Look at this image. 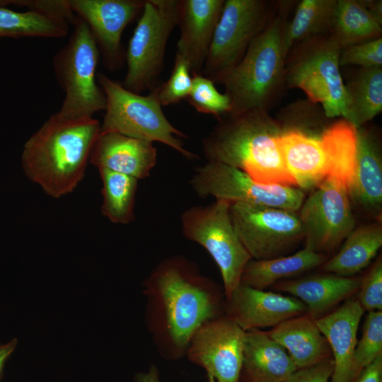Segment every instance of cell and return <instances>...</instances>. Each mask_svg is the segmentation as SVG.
I'll return each mask as SVG.
<instances>
[{
	"instance_id": "6da1fadb",
	"label": "cell",
	"mask_w": 382,
	"mask_h": 382,
	"mask_svg": "<svg viewBox=\"0 0 382 382\" xmlns=\"http://www.w3.org/2000/svg\"><path fill=\"white\" fill-rule=\"evenodd\" d=\"M147 323L163 356L183 355L205 322L221 315V296L214 282L181 256L161 262L146 279Z\"/></svg>"
},
{
	"instance_id": "7a4b0ae2",
	"label": "cell",
	"mask_w": 382,
	"mask_h": 382,
	"mask_svg": "<svg viewBox=\"0 0 382 382\" xmlns=\"http://www.w3.org/2000/svg\"><path fill=\"white\" fill-rule=\"evenodd\" d=\"M284 132L267 110L226 115L203 139L202 151L207 161L241 170L258 184L296 187L279 146Z\"/></svg>"
},
{
	"instance_id": "3957f363",
	"label": "cell",
	"mask_w": 382,
	"mask_h": 382,
	"mask_svg": "<svg viewBox=\"0 0 382 382\" xmlns=\"http://www.w3.org/2000/svg\"><path fill=\"white\" fill-rule=\"evenodd\" d=\"M100 132L94 117L67 119L52 115L25 142L22 167L26 176L49 196L59 198L82 180L93 144Z\"/></svg>"
},
{
	"instance_id": "277c9868",
	"label": "cell",
	"mask_w": 382,
	"mask_h": 382,
	"mask_svg": "<svg viewBox=\"0 0 382 382\" xmlns=\"http://www.w3.org/2000/svg\"><path fill=\"white\" fill-rule=\"evenodd\" d=\"M294 1H279L268 23L253 40L239 63L219 83L225 87L235 115L253 110L269 111L284 87L288 50L285 30Z\"/></svg>"
},
{
	"instance_id": "5b68a950",
	"label": "cell",
	"mask_w": 382,
	"mask_h": 382,
	"mask_svg": "<svg viewBox=\"0 0 382 382\" xmlns=\"http://www.w3.org/2000/svg\"><path fill=\"white\" fill-rule=\"evenodd\" d=\"M98 82L106 98L101 132H117L127 137L163 143L188 159L198 156L184 147L186 134L168 120L162 110L156 86L146 96L133 93L103 74Z\"/></svg>"
},
{
	"instance_id": "8992f818",
	"label": "cell",
	"mask_w": 382,
	"mask_h": 382,
	"mask_svg": "<svg viewBox=\"0 0 382 382\" xmlns=\"http://www.w3.org/2000/svg\"><path fill=\"white\" fill-rule=\"evenodd\" d=\"M67 42L53 58L56 78L64 93L57 113L67 119L93 117L106 107L98 82L100 51L86 23L77 16Z\"/></svg>"
},
{
	"instance_id": "52a82bcc",
	"label": "cell",
	"mask_w": 382,
	"mask_h": 382,
	"mask_svg": "<svg viewBox=\"0 0 382 382\" xmlns=\"http://www.w3.org/2000/svg\"><path fill=\"white\" fill-rule=\"evenodd\" d=\"M340 51L330 34L318 35L293 46L285 63L284 87L303 91L308 100L322 105L328 119L342 117L345 114Z\"/></svg>"
},
{
	"instance_id": "ba28073f",
	"label": "cell",
	"mask_w": 382,
	"mask_h": 382,
	"mask_svg": "<svg viewBox=\"0 0 382 382\" xmlns=\"http://www.w3.org/2000/svg\"><path fill=\"white\" fill-rule=\"evenodd\" d=\"M231 203L216 199L207 206H194L180 216L184 236L202 245L217 265L228 298L241 282L243 271L252 259L233 226Z\"/></svg>"
},
{
	"instance_id": "9c48e42d",
	"label": "cell",
	"mask_w": 382,
	"mask_h": 382,
	"mask_svg": "<svg viewBox=\"0 0 382 382\" xmlns=\"http://www.w3.org/2000/svg\"><path fill=\"white\" fill-rule=\"evenodd\" d=\"M179 0H146L129 40L126 53L127 73L122 84L139 93L155 87L163 66L169 36L178 25Z\"/></svg>"
},
{
	"instance_id": "30bf717a",
	"label": "cell",
	"mask_w": 382,
	"mask_h": 382,
	"mask_svg": "<svg viewBox=\"0 0 382 382\" xmlns=\"http://www.w3.org/2000/svg\"><path fill=\"white\" fill-rule=\"evenodd\" d=\"M276 4L265 0H225L201 75L219 83L265 28Z\"/></svg>"
},
{
	"instance_id": "8fae6325",
	"label": "cell",
	"mask_w": 382,
	"mask_h": 382,
	"mask_svg": "<svg viewBox=\"0 0 382 382\" xmlns=\"http://www.w3.org/2000/svg\"><path fill=\"white\" fill-rule=\"evenodd\" d=\"M229 214L234 229L252 259L284 256L304 239L296 212L235 202L231 203Z\"/></svg>"
},
{
	"instance_id": "7c38bea8",
	"label": "cell",
	"mask_w": 382,
	"mask_h": 382,
	"mask_svg": "<svg viewBox=\"0 0 382 382\" xmlns=\"http://www.w3.org/2000/svg\"><path fill=\"white\" fill-rule=\"evenodd\" d=\"M190 184L199 197H213L230 203L265 205L296 212L304 200V192L299 187L260 185L243 170L218 162L207 161L197 167Z\"/></svg>"
},
{
	"instance_id": "4fadbf2b",
	"label": "cell",
	"mask_w": 382,
	"mask_h": 382,
	"mask_svg": "<svg viewBox=\"0 0 382 382\" xmlns=\"http://www.w3.org/2000/svg\"><path fill=\"white\" fill-rule=\"evenodd\" d=\"M303 202L299 214L305 247L322 253L334 250L355 228L347 189L326 178Z\"/></svg>"
},
{
	"instance_id": "5bb4252c",
	"label": "cell",
	"mask_w": 382,
	"mask_h": 382,
	"mask_svg": "<svg viewBox=\"0 0 382 382\" xmlns=\"http://www.w3.org/2000/svg\"><path fill=\"white\" fill-rule=\"evenodd\" d=\"M245 334L230 317L221 314L195 331L185 353L218 382H239Z\"/></svg>"
},
{
	"instance_id": "9a60e30c",
	"label": "cell",
	"mask_w": 382,
	"mask_h": 382,
	"mask_svg": "<svg viewBox=\"0 0 382 382\" xmlns=\"http://www.w3.org/2000/svg\"><path fill=\"white\" fill-rule=\"evenodd\" d=\"M71 11L88 25L105 65L113 70L122 62L121 37L125 27L142 11L141 0H67Z\"/></svg>"
},
{
	"instance_id": "2e32d148",
	"label": "cell",
	"mask_w": 382,
	"mask_h": 382,
	"mask_svg": "<svg viewBox=\"0 0 382 382\" xmlns=\"http://www.w3.org/2000/svg\"><path fill=\"white\" fill-rule=\"evenodd\" d=\"M226 299V315L243 330L274 328L281 323L306 313L299 299L252 288L239 284Z\"/></svg>"
},
{
	"instance_id": "e0dca14e",
	"label": "cell",
	"mask_w": 382,
	"mask_h": 382,
	"mask_svg": "<svg viewBox=\"0 0 382 382\" xmlns=\"http://www.w3.org/2000/svg\"><path fill=\"white\" fill-rule=\"evenodd\" d=\"M224 1L180 0L176 54L187 61L192 76L201 74Z\"/></svg>"
},
{
	"instance_id": "ac0fdd59",
	"label": "cell",
	"mask_w": 382,
	"mask_h": 382,
	"mask_svg": "<svg viewBox=\"0 0 382 382\" xmlns=\"http://www.w3.org/2000/svg\"><path fill=\"white\" fill-rule=\"evenodd\" d=\"M89 162L98 169L144 179L156 164L157 149L153 142L117 132H100L92 147Z\"/></svg>"
},
{
	"instance_id": "d6986e66",
	"label": "cell",
	"mask_w": 382,
	"mask_h": 382,
	"mask_svg": "<svg viewBox=\"0 0 382 382\" xmlns=\"http://www.w3.org/2000/svg\"><path fill=\"white\" fill-rule=\"evenodd\" d=\"M357 299H348L333 311L315 320L332 354L333 370L329 382H353L354 354L357 329L364 313Z\"/></svg>"
},
{
	"instance_id": "ffe728a7",
	"label": "cell",
	"mask_w": 382,
	"mask_h": 382,
	"mask_svg": "<svg viewBox=\"0 0 382 382\" xmlns=\"http://www.w3.org/2000/svg\"><path fill=\"white\" fill-rule=\"evenodd\" d=\"M297 369L286 350L267 332L245 331L240 381L285 382Z\"/></svg>"
},
{
	"instance_id": "44dd1931",
	"label": "cell",
	"mask_w": 382,
	"mask_h": 382,
	"mask_svg": "<svg viewBox=\"0 0 382 382\" xmlns=\"http://www.w3.org/2000/svg\"><path fill=\"white\" fill-rule=\"evenodd\" d=\"M361 278L332 273L280 281L274 288L291 294L307 308L306 315L316 320L359 289Z\"/></svg>"
},
{
	"instance_id": "7402d4cb",
	"label": "cell",
	"mask_w": 382,
	"mask_h": 382,
	"mask_svg": "<svg viewBox=\"0 0 382 382\" xmlns=\"http://www.w3.org/2000/svg\"><path fill=\"white\" fill-rule=\"evenodd\" d=\"M349 199L372 216L382 207V160L374 134L364 127L357 129V162Z\"/></svg>"
},
{
	"instance_id": "603a6c76",
	"label": "cell",
	"mask_w": 382,
	"mask_h": 382,
	"mask_svg": "<svg viewBox=\"0 0 382 382\" xmlns=\"http://www.w3.org/2000/svg\"><path fill=\"white\" fill-rule=\"evenodd\" d=\"M289 353L298 369L330 358L329 345L316 324L306 315L289 318L267 331Z\"/></svg>"
},
{
	"instance_id": "cb8c5ba5",
	"label": "cell",
	"mask_w": 382,
	"mask_h": 382,
	"mask_svg": "<svg viewBox=\"0 0 382 382\" xmlns=\"http://www.w3.org/2000/svg\"><path fill=\"white\" fill-rule=\"evenodd\" d=\"M279 143L286 168L297 187H316L326 178L325 158L319 138L287 130L279 137Z\"/></svg>"
},
{
	"instance_id": "d4e9b609",
	"label": "cell",
	"mask_w": 382,
	"mask_h": 382,
	"mask_svg": "<svg viewBox=\"0 0 382 382\" xmlns=\"http://www.w3.org/2000/svg\"><path fill=\"white\" fill-rule=\"evenodd\" d=\"M320 141L325 154L326 178L347 192L353 185L357 162V129L343 118L328 126Z\"/></svg>"
},
{
	"instance_id": "484cf974",
	"label": "cell",
	"mask_w": 382,
	"mask_h": 382,
	"mask_svg": "<svg viewBox=\"0 0 382 382\" xmlns=\"http://www.w3.org/2000/svg\"><path fill=\"white\" fill-rule=\"evenodd\" d=\"M326 260L323 254L306 247L290 255L267 260L251 259L243 271L240 284L264 290L283 279L321 266Z\"/></svg>"
},
{
	"instance_id": "4316f807",
	"label": "cell",
	"mask_w": 382,
	"mask_h": 382,
	"mask_svg": "<svg viewBox=\"0 0 382 382\" xmlns=\"http://www.w3.org/2000/svg\"><path fill=\"white\" fill-rule=\"evenodd\" d=\"M382 245V226L371 223L354 228L339 251L327 260L321 269L327 272L351 277L367 267Z\"/></svg>"
},
{
	"instance_id": "83f0119b",
	"label": "cell",
	"mask_w": 382,
	"mask_h": 382,
	"mask_svg": "<svg viewBox=\"0 0 382 382\" xmlns=\"http://www.w3.org/2000/svg\"><path fill=\"white\" fill-rule=\"evenodd\" d=\"M345 110L342 118L357 129L382 112V66L361 68L345 84Z\"/></svg>"
},
{
	"instance_id": "f1b7e54d",
	"label": "cell",
	"mask_w": 382,
	"mask_h": 382,
	"mask_svg": "<svg viewBox=\"0 0 382 382\" xmlns=\"http://www.w3.org/2000/svg\"><path fill=\"white\" fill-rule=\"evenodd\" d=\"M330 35L342 49L381 37L382 25L359 0H337Z\"/></svg>"
},
{
	"instance_id": "f546056e",
	"label": "cell",
	"mask_w": 382,
	"mask_h": 382,
	"mask_svg": "<svg viewBox=\"0 0 382 382\" xmlns=\"http://www.w3.org/2000/svg\"><path fill=\"white\" fill-rule=\"evenodd\" d=\"M69 24L66 20L47 13L16 11L0 6V39L61 38L67 35Z\"/></svg>"
},
{
	"instance_id": "4dcf8cb0",
	"label": "cell",
	"mask_w": 382,
	"mask_h": 382,
	"mask_svg": "<svg viewBox=\"0 0 382 382\" xmlns=\"http://www.w3.org/2000/svg\"><path fill=\"white\" fill-rule=\"evenodd\" d=\"M337 0H302L296 8L285 30L288 50L311 37L329 35L331 32Z\"/></svg>"
},
{
	"instance_id": "1f68e13d",
	"label": "cell",
	"mask_w": 382,
	"mask_h": 382,
	"mask_svg": "<svg viewBox=\"0 0 382 382\" xmlns=\"http://www.w3.org/2000/svg\"><path fill=\"white\" fill-rule=\"evenodd\" d=\"M103 183L102 214L115 224H127L134 219L138 180L105 169H98Z\"/></svg>"
},
{
	"instance_id": "d6a6232c",
	"label": "cell",
	"mask_w": 382,
	"mask_h": 382,
	"mask_svg": "<svg viewBox=\"0 0 382 382\" xmlns=\"http://www.w3.org/2000/svg\"><path fill=\"white\" fill-rule=\"evenodd\" d=\"M199 112L214 115L218 119L231 111V100L224 93L217 91L209 79L197 74L192 76V86L186 99Z\"/></svg>"
},
{
	"instance_id": "836d02e7",
	"label": "cell",
	"mask_w": 382,
	"mask_h": 382,
	"mask_svg": "<svg viewBox=\"0 0 382 382\" xmlns=\"http://www.w3.org/2000/svg\"><path fill=\"white\" fill-rule=\"evenodd\" d=\"M381 354L382 311H369L363 325L362 336L356 345L354 354L356 377L366 365Z\"/></svg>"
},
{
	"instance_id": "e575fe53",
	"label": "cell",
	"mask_w": 382,
	"mask_h": 382,
	"mask_svg": "<svg viewBox=\"0 0 382 382\" xmlns=\"http://www.w3.org/2000/svg\"><path fill=\"white\" fill-rule=\"evenodd\" d=\"M192 86V75L187 61L175 54L174 66L169 79L158 86L161 106H167L187 99Z\"/></svg>"
},
{
	"instance_id": "d590c367",
	"label": "cell",
	"mask_w": 382,
	"mask_h": 382,
	"mask_svg": "<svg viewBox=\"0 0 382 382\" xmlns=\"http://www.w3.org/2000/svg\"><path fill=\"white\" fill-rule=\"evenodd\" d=\"M339 63L361 68L382 66V37L341 49Z\"/></svg>"
},
{
	"instance_id": "8d00e7d4",
	"label": "cell",
	"mask_w": 382,
	"mask_h": 382,
	"mask_svg": "<svg viewBox=\"0 0 382 382\" xmlns=\"http://www.w3.org/2000/svg\"><path fill=\"white\" fill-rule=\"evenodd\" d=\"M358 301L368 311L382 310V260L378 257L361 278Z\"/></svg>"
},
{
	"instance_id": "74e56055",
	"label": "cell",
	"mask_w": 382,
	"mask_h": 382,
	"mask_svg": "<svg viewBox=\"0 0 382 382\" xmlns=\"http://www.w3.org/2000/svg\"><path fill=\"white\" fill-rule=\"evenodd\" d=\"M333 370L332 359L298 369L285 382H329Z\"/></svg>"
},
{
	"instance_id": "f35d334b",
	"label": "cell",
	"mask_w": 382,
	"mask_h": 382,
	"mask_svg": "<svg viewBox=\"0 0 382 382\" xmlns=\"http://www.w3.org/2000/svg\"><path fill=\"white\" fill-rule=\"evenodd\" d=\"M353 382H382V354L366 365Z\"/></svg>"
},
{
	"instance_id": "ab89813d",
	"label": "cell",
	"mask_w": 382,
	"mask_h": 382,
	"mask_svg": "<svg viewBox=\"0 0 382 382\" xmlns=\"http://www.w3.org/2000/svg\"><path fill=\"white\" fill-rule=\"evenodd\" d=\"M366 11L382 25V1L381 0H359Z\"/></svg>"
},
{
	"instance_id": "60d3db41",
	"label": "cell",
	"mask_w": 382,
	"mask_h": 382,
	"mask_svg": "<svg viewBox=\"0 0 382 382\" xmlns=\"http://www.w3.org/2000/svg\"><path fill=\"white\" fill-rule=\"evenodd\" d=\"M16 345L17 340L16 338L6 344L0 345V380L2 376L6 361L13 352Z\"/></svg>"
},
{
	"instance_id": "b9f144b4",
	"label": "cell",
	"mask_w": 382,
	"mask_h": 382,
	"mask_svg": "<svg viewBox=\"0 0 382 382\" xmlns=\"http://www.w3.org/2000/svg\"><path fill=\"white\" fill-rule=\"evenodd\" d=\"M134 382H160L158 369L151 366L146 372L137 374Z\"/></svg>"
},
{
	"instance_id": "7bdbcfd3",
	"label": "cell",
	"mask_w": 382,
	"mask_h": 382,
	"mask_svg": "<svg viewBox=\"0 0 382 382\" xmlns=\"http://www.w3.org/2000/svg\"><path fill=\"white\" fill-rule=\"evenodd\" d=\"M208 377H209V382H218V381H216L214 378L210 377V376H208Z\"/></svg>"
}]
</instances>
